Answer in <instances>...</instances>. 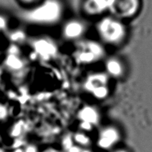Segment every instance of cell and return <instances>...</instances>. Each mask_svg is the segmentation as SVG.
Here are the masks:
<instances>
[{"instance_id":"cell-11","label":"cell","mask_w":152,"mask_h":152,"mask_svg":"<svg viewBox=\"0 0 152 152\" xmlns=\"http://www.w3.org/2000/svg\"><path fill=\"white\" fill-rule=\"evenodd\" d=\"M20 2V4H23L25 6H27V7H34L35 6L38 4H39L41 1L43 0H18Z\"/></svg>"},{"instance_id":"cell-4","label":"cell","mask_w":152,"mask_h":152,"mask_svg":"<svg viewBox=\"0 0 152 152\" xmlns=\"http://www.w3.org/2000/svg\"><path fill=\"white\" fill-rule=\"evenodd\" d=\"M98 30L101 36L108 43H119L125 35V30L123 24L112 18L103 19L98 26Z\"/></svg>"},{"instance_id":"cell-7","label":"cell","mask_w":152,"mask_h":152,"mask_svg":"<svg viewBox=\"0 0 152 152\" xmlns=\"http://www.w3.org/2000/svg\"><path fill=\"white\" fill-rule=\"evenodd\" d=\"M103 50L100 45L95 43L84 44L78 53V59L84 63L93 62L102 56Z\"/></svg>"},{"instance_id":"cell-12","label":"cell","mask_w":152,"mask_h":152,"mask_svg":"<svg viewBox=\"0 0 152 152\" xmlns=\"http://www.w3.org/2000/svg\"><path fill=\"white\" fill-rule=\"evenodd\" d=\"M39 152H64L60 149L55 148V147H47V148L43 149Z\"/></svg>"},{"instance_id":"cell-10","label":"cell","mask_w":152,"mask_h":152,"mask_svg":"<svg viewBox=\"0 0 152 152\" xmlns=\"http://www.w3.org/2000/svg\"><path fill=\"white\" fill-rule=\"evenodd\" d=\"M106 71L114 78H119L124 74V67L121 62L116 59H110L106 63Z\"/></svg>"},{"instance_id":"cell-14","label":"cell","mask_w":152,"mask_h":152,"mask_svg":"<svg viewBox=\"0 0 152 152\" xmlns=\"http://www.w3.org/2000/svg\"><path fill=\"white\" fill-rule=\"evenodd\" d=\"M0 152H12L10 151H8L6 148H4V146H2V145H0Z\"/></svg>"},{"instance_id":"cell-9","label":"cell","mask_w":152,"mask_h":152,"mask_svg":"<svg viewBox=\"0 0 152 152\" xmlns=\"http://www.w3.org/2000/svg\"><path fill=\"white\" fill-rule=\"evenodd\" d=\"M84 31V27L77 20H71L66 24L63 29V34L67 39H74L80 37Z\"/></svg>"},{"instance_id":"cell-3","label":"cell","mask_w":152,"mask_h":152,"mask_svg":"<svg viewBox=\"0 0 152 152\" xmlns=\"http://www.w3.org/2000/svg\"><path fill=\"white\" fill-rule=\"evenodd\" d=\"M122 139V134L118 127L109 124L100 129L96 139V146L106 151H110L117 147Z\"/></svg>"},{"instance_id":"cell-5","label":"cell","mask_w":152,"mask_h":152,"mask_svg":"<svg viewBox=\"0 0 152 152\" xmlns=\"http://www.w3.org/2000/svg\"><path fill=\"white\" fill-rule=\"evenodd\" d=\"M139 0H110L109 10L118 17H129L137 12Z\"/></svg>"},{"instance_id":"cell-1","label":"cell","mask_w":152,"mask_h":152,"mask_svg":"<svg viewBox=\"0 0 152 152\" xmlns=\"http://www.w3.org/2000/svg\"><path fill=\"white\" fill-rule=\"evenodd\" d=\"M63 7L59 0H43L30 7L26 12V19L41 26L56 23L62 17Z\"/></svg>"},{"instance_id":"cell-6","label":"cell","mask_w":152,"mask_h":152,"mask_svg":"<svg viewBox=\"0 0 152 152\" xmlns=\"http://www.w3.org/2000/svg\"><path fill=\"white\" fill-rule=\"evenodd\" d=\"M79 119L83 132H88L99 124L101 120L99 110L93 106H85L79 113Z\"/></svg>"},{"instance_id":"cell-15","label":"cell","mask_w":152,"mask_h":152,"mask_svg":"<svg viewBox=\"0 0 152 152\" xmlns=\"http://www.w3.org/2000/svg\"><path fill=\"white\" fill-rule=\"evenodd\" d=\"M81 152H95V151H91L90 149H84V150H83Z\"/></svg>"},{"instance_id":"cell-13","label":"cell","mask_w":152,"mask_h":152,"mask_svg":"<svg viewBox=\"0 0 152 152\" xmlns=\"http://www.w3.org/2000/svg\"><path fill=\"white\" fill-rule=\"evenodd\" d=\"M109 152H131L129 150H128V149L126 148H124V147H115V149H113V150H111Z\"/></svg>"},{"instance_id":"cell-2","label":"cell","mask_w":152,"mask_h":152,"mask_svg":"<svg viewBox=\"0 0 152 152\" xmlns=\"http://www.w3.org/2000/svg\"><path fill=\"white\" fill-rule=\"evenodd\" d=\"M83 86L87 93L96 100L102 101L109 96V79L106 74L96 73L91 75L86 79Z\"/></svg>"},{"instance_id":"cell-8","label":"cell","mask_w":152,"mask_h":152,"mask_svg":"<svg viewBox=\"0 0 152 152\" xmlns=\"http://www.w3.org/2000/svg\"><path fill=\"white\" fill-rule=\"evenodd\" d=\"M110 0H86L84 9L88 14L102 13L106 9H109Z\"/></svg>"}]
</instances>
